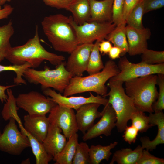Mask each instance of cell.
I'll return each instance as SVG.
<instances>
[{
	"mask_svg": "<svg viewBox=\"0 0 164 164\" xmlns=\"http://www.w3.org/2000/svg\"><path fill=\"white\" fill-rule=\"evenodd\" d=\"M35 30L34 36L25 44L12 47L5 59L14 65L29 63L31 68L34 69L38 67L45 60L48 61L56 67L64 62L65 57L63 56L49 52L42 46L37 25Z\"/></svg>",
	"mask_w": 164,
	"mask_h": 164,
	"instance_id": "obj_1",
	"label": "cell"
},
{
	"mask_svg": "<svg viewBox=\"0 0 164 164\" xmlns=\"http://www.w3.org/2000/svg\"><path fill=\"white\" fill-rule=\"evenodd\" d=\"M44 34L56 51L70 53L78 45L69 17L60 13L45 16L41 23Z\"/></svg>",
	"mask_w": 164,
	"mask_h": 164,
	"instance_id": "obj_2",
	"label": "cell"
},
{
	"mask_svg": "<svg viewBox=\"0 0 164 164\" xmlns=\"http://www.w3.org/2000/svg\"><path fill=\"white\" fill-rule=\"evenodd\" d=\"M120 72L115 62L109 60L105 63L102 70L98 73L84 77H72L63 93V95L67 97L78 93L93 92L104 97L108 90L106 83Z\"/></svg>",
	"mask_w": 164,
	"mask_h": 164,
	"instance_id": "obj_3",
	"label": "cell"
},
{
	"mask_svg": "<svg viewBox=\"0 0 164 164\" xmlns=\"http://www.w3.org/2000/svg\"><path fill=\"white\" fill-rule=\"evenodd\" d=\"M157 75L140 77L124 82L125 92L138 110L149 113L154 112L152 105L156 100L158 94L156 86Z\"/></svg>",
	"mask_w": 164,
	"mask_h": 164,
	"instance_id": "obj_4",
	"label": "cell"
},
{
	"mask_svg": "<svg viewBox=\"0 0 164 164\" xmlns=\"http://www.w3.org/2000/svg\"><path fill=\"white\" fill-rule=\"evenodd\" d=\"M65 64L64 62L53 70L48 67L40 70L28 68L24 71L23 77L30 83L40 84L43 90L52 88L62 93L73 77L66 69Z\"/></svg>",
	"mask_w": 164,
	"mask_h": 164,
	"instance_id": "obj_5",
	"label": "cell"
},
{
	"mask_svg": "<svg viewBox=\"0 0 164 164\" xmlns=\"http://www.w3.org/2000/svg\"><path fill=\"white\" fill-rule=\"evenodd\" d=\"M124 83L109 79L108 86L110 90L104 97H109L108 103L115 113L116 126L120 132L124 131L132 115L138 110L131 99L126 94L123 87Z\"/></svg>",
	"mask_w": 164,
	"mask_h": 164,
	"instance_id": "obj_6",
	"label": "cell"
},
{
	"mask_svg": "<svg viewBox=\"0 0 164 164\" xmlns=\"http://www.w3.org/2000/svg\"><path fill=\"white\" fill-rule=\"evenodd\" d=\"M69 18L70 23L75 31L79 45L104 40L117 26L113 22L97 21L87 22L78 25L72 16Z\"/></svg>",
	"mask_w": 164,
	"mask_h": 164,
	"instance_id": "obj_7",
	"label": "cell"
},
{
	"mask_svg": "<svg viewBox=\"0 0 164 164\" xmlns=\"http://www.w3.org/2000/svg\"><path fill=\"white\" fill-rule=\"evenodd\" d=\"M16 120L11 118L0 135V151L14 155H19L30 147L27 136L18 130Z\"/></svg>",
	"mask_w": 164,
	"mask_h": 164,
	"instance_id": "obj_8",
	"label": "cell"
},
{
	"mask_svg": "<svg viewBox=\"0 0 164 164\" xmlns=\"http://www.w3.org/2000/svg\"><path fill=\"white\" fill-rule=\"evenodd\" d=\"M118 66L120 72L110 78V80L124 82L132 79L151 74H164V63L154 65L141 62L132 63L124 56L120 59Z\"/></svg>",
	"mask_w": 164,
	"mask_h": 164,
	"instance_id": "obj_9",
	"label": "cell"
},
{
	"mask_svg": "<svg viewBox=\"0 0 164 164\" xmlns=\"http://www.w3.org/2000/svg\"><path fill=\"white\" fill-rule=\"evenodd\" d=\"M16 101L18 107L30 115H46L57 104L49 97L35 91L19 94Z\"/></svg>",
	"mask_w": 164,
	"mask_h": 164,
	"instance_id": "obj_10",
	"label": "cell"
},
{
	"mask_svg": "<svg viewBox=\"0 0 164 164\" xmlns=\"http://www.w3.org/2000/svg\"><path fill=\"white\" fill-rule=\"evenodd\" d=\"M50 124L60 128L68 139L78 131L73 109L57 104L47 117Z\"/></svg>",
	"mask_w": 164,
	"mask_h": 164,
	"instance_id": "obj_11",
	"label": "cell"
},
{
	"mask_svg": "<svg viewBox=\"0 0 164 164\" xmlns=\"http://www.w3.org/2000/svg\"><path fill=\"white\" fill-rule=\"evenodd\" d=\"M43 94L49 97L50 99L57 104L65 107L72 108L76 110L81 106L89 103H97L104 106L108 103V100L100 95H94L90 92L88 97L82 96L66 97L57 93L55 90L47 88L43 90Z\"/></svg>",
	"mask_w": 164,
	"mask_h": 164,
	"instance_id": "obj_12",
	"label": "cell"
},
{
	"mask_svg": "<svg viewBox=\"0 0 164 164\" xmlns=\"http://www.w3.org/2000/svg\"><path fill=\"white\" fill-rule=\"evenodd\" d=\"M101 112V118L96 124H94L84 134L82 137L84 141L92 139L104 135L106 136L110 135L113 129L116 126V116L115 111L108 103L104 106Z\"/></svg>",
	"mask_w": 164,
	"mask_h": 164,
	"instance_id": "obj_13",
	"label": "cell"
},
{
	"mask_svg": "<svg viewBox=\"0 0 164 164\" xmlns=\"http://www.w3.org/2000/svg\"><path fill=\"white\" fill-rule=\"evenodd\" d=\"M93 43L79 45L70 54L65 68L73 77L82 76L86 71Z\"/></svg>",
	"mask_w": 164,
	"mask_h": 164,
	"instance_id": "obj_14",
	"label": "cell"
},
{
	"mask_svg": "<svg viewBox=\"0 0 164 164\" xmlns=\"http://www.w3.org/2000/svg\"><path fill=\"white\" fill-rule=\"evenodd\" d=\"M126 34L128 43V53L130 56L142 54L147 49V40L151 35L148 28L138 29L126 26Z\"/></svg>",
	"mask_w": 164,
	"mask_h": 164,
	"instance_id": "obj_15",
	"label": "cell"
},
{
	"mask_svg": "<svg viewBox=\"0 0 164 164\" xmlns=\"http://www.w3.org/2000/svg\"><path fill=\"white\" fill-rule=\"evenodd\" d=\"M24 128L28 133L40 142L45 140L50 123L46 115L27 114L24 116Z\"/></svg>",
	"mask_w": 164,
	"mask_h": 164,
	"instance_id": "obj_16",
	"label": "cell"
},
{
	"mask_svg": "<svg viewBox=\"0 0 164 164\" xmlns=\"http://www.w3.org/2000/svg\"><path fill=\"white\" fill-rule=\"evenodd\" d=\"M101 105L97 103H87L76 110L75 117L78 130L84 134L94 124L96 119L101 117V112L98 110Z\"/></svg>",
	"mask_w": 164,
	"mask_h": 164,
	"instance_id": "obj_17",
	"label": "cell"
},
{
	"mask_svg": "<svg viewBox=\"0 0 164 164\" xmlns=\"http://www.w3.org/2000/svg\"><path fill=\"white\" fill-rule=\"evenodd\" d=\"M61 129L50 124L46 137L43 142L47 152L53 157L63 149L67 142V138L61 133Z\"/></svg>",
	"mask_w": 164,
	"mask_h": 164,
	"instance_id": "obj_18",
	"label": "cell"
},
{
	"mask_svg": "<svg viewBox=\"0 0 164 164\" xmlns=\"http://www.w3.org/2000/svg\"><path fill=\"white\" fill-rule=\"evenodd\" d=\"M150 123L154 126L157 125L158 131L154 139L150 140L147 137H141L140 139L142 147L144 149L152 151L159 145L164 143V114L162 111L150 113L149 116Z\"/></svg>",
	"mask_w": 164,
	"mask_h": 164,
	"instance_id": "obj_19",
	"label": "cell"
},
{
	"mask_svg": "<svg viewBox=\"0 0 164 164\" xmlns=\"http://www.w3.org/2000/svg\"><path fill=\"white\" fill-rule=\"evenodd\" d=\"M91 17L89 22H112L114 0H89Z\"/></svg>",
	"mask_w": 164,
	"mask_h": 164,
	"instance_id": "obj_20",
	"label": "cell"
},
{
	"mask_svg": "<svg viewBox=\"0 0 164 164\" xmlns=\"http://www.w3.org/2000/svg\"><path fill=\"white\" fill-rule=\"evenodd\" d=\"M67 10L72 13L73 20L78 25L88 22L90 19L91 12L89 0H74Z\"/></svg>",
	"mask_w": 164,
	"mask_h": 164,
	"instance_id": "obj_21",
	"label": "cell"
},
{
	"mask_svg": "<svg viewBox=\"0 0 164 164\" xmlns=\"http://www.w3.org/2000/svg\"><path fill=\"white\" fill-rule=\"evenodd\" d=\"M143 149L142 146L139 145L134 150L126 148L116 151L109 164H113L116 162L118 164H137Z\"/></svg>",
	"mask_w": 164,
	"mask_h": 164,
	"instance_id": "obj_22",
	"label": "cell"
},
{
	"mask_svg": "<svg viewBox=\"0 0 164 164\" xmlns=\"http://www.w3.org/2000/svg\"><path fill=\"white\" fill-rule=\"evenodd\" d=\"M78 135L76 133L68 138L64 147L53 157L55 164H72L78 142Z\"/></svg>",
	"mask_w": 164,
	"mask_h": 164,
	"instance_id": "obj_23",
	"label": "cell"
},
{
	"mask_svg": "<svg viewBox=\"0 0 164 164\" xmlns=\"http://www.w3.org/2000/svg\"><path fill=\"white\" fill-rule=\"evenodd\" d=\"M21 132L28 138L32 153L36 159V164H48L53 160V157L46 151L43 143L38 141L28 133L24 127L21 128Z\"/></svg>",
	"mask_w": 164,
	"mask_h": 164,
	"instance_id": "obj_24",
	"label": "cell"
},
{
	"mask_svg": "<svg viewBox=\"0 0 164 164\" xmlns=\"http://www.w3.org/2000/svg\"><path fill=\"white\" fill-rule=\"evenodd\" d=\"M126 27L125 23L117 26L105 38L112 43L114 46L121 49L122 52L121 56L128 53V50Z\"/></svg>",
	"mask_w": 164,
	"mask_h": 164,
	"instance_id": "obj_25",
	"label": "cell"
},
{
	"mask_svg": "<svg viewBox=\"0 0 164 164\" xmlns=\"http://www.w3.org/2000/svg\"><path fill=\"white\" fill-rule=\"evenodd\" d=\"M118 143L117 142H115L106 146L100 145H91L89 152V164H99L104 159L108 161L112 154L111 150Z\"/></svg>",
	"mask_w": 164,
	"mask_h": 164,
	"instance_id": "obj_26",
	"label": "cell"
},
{
	"mask_svg": "<svg viewBox=\"0 0 164 164\" xmlns=\"http://www.w3.org/2000/svg\"><path fill=\"white\" fill-rule=\"evenodd\" d=\"M14 32V29L11 20L7 24L0 26V62L5 59L12 47L10 40Z\"/></svg>",
	"mask_w": 164,
	"mask_h": 164,
	"instance_id": "obj_27",
	"label": "cell"
},
{
	"mask_svg": "<svg viewBox=\"0 0 164 164\" xmlns=\"http://www.w3.org/2000/svg\"><path fill=\"white\" fill-rule=\"evenodd\" d=\"M7 90L8 97L1 112L2 117L6 121L9 120L11 118H13L19 124H21V120L17 114V111L19 108L16 104V97L11 89H8Z\"/></svg>",
	"mask_w": 164,
	"mask_h": 164,
	"instance_id": "obj_28",
	"label": "cell"
},
{
	"mask_svg": "<svg viewBox=\"0 0 164 164\" xmlns=\"http://www.w3.org/2000/svg\"><path fill=\"white\" fill-rule=\"evenodd\" d=\"M100 42L98 40L96 41L90 54L86 70L89 75L100 72L104 67L99 50Z\"/></svg>",
	"mask_w": 164,
	"mask_h": 164,
	"instance_id": "obj_29",
	"label": "cell"
},
{
	"mask_svg": "<svg viewBox=\"0 0 164 164\" xmlns=\"http://www.w3.org/2000/svg\"><path fill=\"white\" fill-rule=\"evenodd\" d=\"M144 14L143 0H141L130 13L125 21L126 24L137 29L144 28L142 19Z\"/></svg>",
	"mask_w": 164,
	"mask_h": 164,
	"instance_id": "obj_30",
	"label": "cell"
},
{
	"mask_svg": "<svg viewBox=\"0 0 164 164\" xmlns=\"http://www.w3.org/2000/svg\"><path fill=\"white\" fill-rule=\"evenodd\" d=\"M31 68V65L28 63H26L20 65L13 64L9 66H5L0 64V73L5 71H12L16 74V77L14 78V84L18 85L23 84L26 85V81L22 78L25 70L28 68Z\"/></svg>",
	"mask_w": 164,
	"mask_h": 164,
	"instance_id": "obj_31",
	"label": "cell"
},
{
	"mask_svg": "<svg viewBox=\"0 0 164 164\" xmlns=\"http://www.w3.org/2000/svg\"><path fill=\"white\" fill-rule=\"evenodd\" d=\"M130 120L132 125L141 132H145L149 128L154 126L150 123L149 116L146 115L144 112L138 110L132 114Z\"/></svg>",
	"mask_w": 164,
	"mask_h": 164,
	"instance_id": "obj_32",
	"label": "cell"
},
{
	"mask_svg": "<svg viewBox=\"0 0 164 164\" xmlns=\"http://www.w3.org/2000/svg\"><path fill=\"white\" fill-rule=\"evenodd\" d=\"M90 147L86 142L78 143L72 164H89Z\"/></svg>",
	"mask_w": 164,
	"mask_h": 164,
	"instance_id": "obj_33",
	"label": "cell"
},
{
	"mask_svg": "<svg viewBox=\"0 0 164 164\" xmlns=\"http://www.w3.org/2000/svg\"><path fill=\"white\" fill-rule=\"evenodd\" d=\"M141 62L150 65L164 63V51H156L147 49L141 54Z\"/></svg>",
	"mask_w": 164,
	"mask_h": 164,
	"instance_id": "obj_34",
	"label": "cell"
},
{
	"mask_svg": "<svg viewBox=\"0 0 164 164\" xmlns=\"http://www.w3.org/2000/svg\"><path fill=\"white\" fill-rule=\"evenodd\" d=\"M157 84L159 88L158 97L152 104V108L155 112L162 111L164 109V74H157Z\"/></svg>",
	"mask_w": 164,
	"mask_h": 164,
	"instance_id": "obj_35",
	"label": "cell"
},
{
	"mask_svg": "<svg viewBox=\"0 0 164 164\" xmlns=\"http://www.w3.org/2000/svg\"><path fill=\"white\" fill-rule=\"evenodd\" d=\"M124 0H114L112 5V22L116 26L125 23L123 16Z\"/></svg>",
	"mask_w": 164,
	"mask_h": 164,
	"instance_id": "obj_36",
	"label": "cell"
},
{
	"mask_svg": "<svg viewBox=\"0 0 164 164\" xmlns=\"http://www.w3.org/2000/svg\"><path fill=\"white\" fill-rule=\"evenodd\" d=\"M164 159L151 154L147 150L143 149L142 155L137 164H163Z\"/></svg>",
	"mask_w": 164,
	"mask_h": 164,
	"instance_id": "obj_37",
	"label": "cell"
},
{
	"mask_svg": "<svg viewBox=\"0 0 164 164\" xmlns=\"http://www.w3.org/2000/svg\"><path fill=\"white\" fill-rule=\"evenodd\" d=\"M124 131V134L123 135L124 140L129 144L135 143L139 132L138 130L131 125L130 126H127Z\"/></svg>",
	"mask_w": 164,
	"mask_h": 164,
	"instance_id": "obj_38",
	"label": "cell"
},
{
	"mask_svg": "<svg viewBox=\"0 0 164 164\" xmlns=\"http://www.w3.org/2000/svg\"><path fill=\"white\" fill-rule=\"evenodd\" d=\"M144 14L164 6V0H143Z\"/></svg>",
	"mask_w": 164,
	"mask_h": 164,
	"instance_id": "obj_39",
	"label": "cell"
},
{
	"mask_svg": "<svg viewBox=\"0 0 164 164\" xmlns=\"http://www.w3.org/2000/svg\"><path fill=\"white\" fill-rule=\"evenodd\" d=\"M74 0H43L46 5L58 9L67 10L70 4Z\"/></svg>",
	"mask_w": 164,
	"mask_h": 164,
	"instance_id": "obj_40",
	"label": "cell"
},
{
	"mask_svg": "<svg viewBox=\"0 0 164 164\" xmlns=\"http://www.w3.org/2000/svg\"><path fill=\"white\" fill-rule=\"evenodd\" d=\"M141 0H124L123 16L125 21L132 10Z\"/></svg>",
	"mask_w": 164,
	"mask_h": 164,
	"instance_id": "obj_41",
	"label": "cell"
},
{
	"mask_svg": "<svg viewBox=\"0 0 164 164\" xmlns=\"http://www.w3.org/2000/svg\"><path fill=\"white\" fill-rule=\"evenodd\" d=\"M112 47L111 43L108 40H103L99 44V50L101 54L103 55L108 54Z\"/></svg>",
	"mask_w": 164,
	"mask_h": 164,
	"instance_id": "obj_42",
	"label": "cell"
},
{
	"mask_svg": "<svg viewBox=\"0 0 164 164\" xmlns=\"http://www.w3.org/2000/svg\"><path fill=\"white\" fill-rule=\"evenodd\" d=\"M13 9L11 5H5L3 8L0 9V20L8 18L13 11Z\"/></svg>",
	"mask_w": 164,
	"mask_h": 164,
	"instance_id": "obj_43",
	"label": "cell"
},
{
	"mask_svg": "<svg viewBox=\"0 0 164 164\" xmlns=\"http://www.w3.org/2000/svg\"><path fill=\"white\" fill-rule=\"evenodd\" d=\"M122 52V51L120 49L114 46L111 47L108 54L110 58L112 60H114L120 58Z\"/></svg>",
	"mask_w": 164,
	"mask_h": 164,
	"instance_id": "obj_44",
	"label": "cell"
},
{
	"mask_svg": "<svg viewBox=\"0 0 164 164\" xmlns=\"http://www.w3.org/2000/svg\"><path fill=\"white\" fill-rule=\"evenodd\" d=\"M17 85V84H13L6 86L0 85V100L2 103L4 102H6L8 97L7 94H5V91Z\"/></svg>",
	"mask_w": 164,
	"mask_h": 164,
	"instance_id": "obj_45",
	"label": "cell"
},
{
	"mask_svg": "<svg viewBox=\"0 0 164 164\" xmlns=\"http://www.w3.org/2000/svg\"><path fill=\"white\" fill-rule=\"evenodd\" d=\"M30 163V159L28 158L22 161L21 164H29Z\"/></svg>",
	"mask_w": 164,
	"mask_h": 164,
	"instance_id": "obj_46",
	"label": "cell"
},
{
	"mask_svg": "<svg viewBox=\"0 0 164 164\" xmlns=\"http://www.w3.org/2000/svg\"><path fill=\"white\" fill-rule=\"evenodd\" d=\"M11 0H0V5L1 6L5 4L6 2H10Z\"/></svg>",
	"mask_w": 164,
	"mask_h": 164,
	"instance_id": "obj_47",
	"label": "cell"
},
{
	"mask_svg": "<svg viewBox=\"0 0 164 164\" xmlns=\"http://www.w3.org/2000/svg\"><path fill=\"white\" fill-rule=\"evenodd\" d=\"M2 133L1 132V130H0V135H1Z\"/></svg>",
	"mask_w": 164,
	"mask_h": 164,
	"instance_id": "obj_48",
	"label": "cell"
},
{
	"mask_svg": "<svg viewBox=\"0 0 164 164\" xmlns=\"http://www.w3.org/2000/svg\"><path fill=\"white\" fill-rule=\"evenodd\" d=\"M2 9L1 7V6L0 5V9Z\"/></svg>",
	"mask_w": 164,
	"mask_h": 164,
	"instance_id": "obj_49",
	"label": "cell"
},
{
	"mask_svg": "<svg viewBox=\"0 0 164 164\" xmlns=\"http://www.w3.org/2000/svg\"></svg>",
	"mask_w": 164,
	"mask_h": 164,
	"instance_id": "obj_50",
	"label": "cell"
}]
</instances>
